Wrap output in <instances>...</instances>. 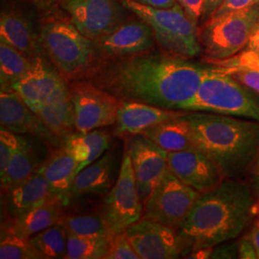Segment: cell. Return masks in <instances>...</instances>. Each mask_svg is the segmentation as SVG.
Wrapping results in <instances>:
<instances>
[{
	"label": "cell",
	"instance_id": "d590c367",
	"mask_svg": "<svg viewBox=\"0 0 259 259\" xmlns=\"http://www.w3.org/2000/svg\"><path fill=\"white\" fill-rule=\"evenodd\" d=\"M258 3L259 0H224L222 4L213 13L210 18H218L230 13L247 9Z\"/></svg>",
	"mask_w": 259,
	"mask_h": 259
},
{
	"label": "cell",
	"instance_id": "b9f144b4",
	"mask_svg": "<svg viewBox=\"0 0 259 259\" xmlns=\"http://www.w3.org/2000/svg\"><path fill=\"white\" fill-rule=\"evenodd\" d=\"M213 248H202L190 251L185 258L190 259H207L211 258Z\"/></svg>",
	"mask_w": 259,
	"mask_h": 259
},
{
	"label": "cell",
	"instance_id": "ab89813d",
	"mask_svg": "<svg viewBox=\"0 0 259 259\" xmlns=\"http://www.w3.org/2000/svg\"><path fill=\"white\" fill-rule=\"evenodd\" d=\"M249 177L250 179V186L252 187L255 194H259V149L256 157L253 160V163L250 167Z\"/></svg>",
	"mask_w": 259,
	"mask_h": 259
},
{
	"label": "cell",
	"instance_id": "5bb4252c",
	"mask_svg": "<svg viewBox=\"0 0 259 259\" xmlns=\"http://www.w3.org/2000/svg\"><path fill=\"white\" fill-rule=\"evenodd\" d=\"M0 125L1 128L19 135H32L57 148L64 145V141L48 129L40 117L14 90H1Z\"/></svg>",
	"mask_w": 259,
	"mask_h": 259
},
{
	"label": "cell",
	"instance_id": "4fadbf2b",
	"mask_svg": "<svg viewBox=\"0 0 259 259\" xmlns=\"http://www.w3.org/2000/svg\"><path fill=\"white\" fill-rule=\"evenodd\" d=\"M63 8L91 40H100L120 25L122 12L115 0H65Z\"/></svg>",
	"mask_w": 259,
	"mask_h": 259
},
{
	"label": "cell",
	"instance_id": "74e56055",
	"mask_svg": "<svg viewBox=\"0 0 259 259\" xmlns=\"http://www.w3.org/2000/svg\"><path fill=\"white\" fill-rule=\"evenodd\" d=\"M213 259L238 258V242L227 241L213 248Z\"/></svg>",
	"mask_w": 259,
	"mask_h": 259
},
{
	"label": "cell",
	"instance_id": "9c48e42d",
	"mask_svg": "<svg viewBox=\"0 0 259 259\" xmlns=\"http://www.w3.org/2000/svg\"><path fill=\"white\" fill-rule=\"evenodd\" d=\"M142 213L143 204L136 184L131 157L126 151L116 183L106 198L103 214L114 234L126 231L139 221Z\"/></svg>",
	"mask_w": 259,
	"mask_h": 259
},
{
	"label": "cell",
	"instance_id": "d4e9b609",
	"mask_svg": "<svg viewBox=\"0 0 259 259\" xmlns=\"http://www.w3.org/2000/svg\"><path fill=\"white\" fill-rule=\"evenodd\" d=\"M46 159H42L40 156L37 144L25 138L23 143L12 157L6 171L1 176L2 189L6 192L12 187L25 181L37 172Z\"/></svg>",
	"mask_w": 259,
	"mask_h": 259
},
{
	"label": "cell",
	"instance_id": "60d3db41",
	"mask_svg": "<svg viewBox=\"0 0 259 259\" xmlns=\"http://www.w3.org/2000/svg\"><path fill=\"white\" fill-rule=\"evenodd\" d=\"M247 236L251 241L254 249L256 250L257 258H259V218H256L252 221L250 231H249V233L247 234Z\"/></svg>",
	"mask_w": 259,
	"mask_h": 259
},
{
	"label": "cell",
	"instance_id": "603a6c76",
	"mask_svg": "<svg viewBox=\"0 0 259 259\" xmlns=\"http://www.w3.org/2000/svg\"><path fill=\"white\" fill-rule=\"evenodd\" d=\"M113 156L111 153H106L76 175L71 190V199L82 195L109 193L113 181Z\"/></svg>",
	"mask_w": 259,
	"mask_h": 259
},
{
	"label": "cell",
	"instance_id": "44dd1931",
	"mask_svg": "<svg viewBox=\"0 0 259 259\" xmlns=\"http://www.w3.org/2000/svg\"><path fill=\"white\" fill-rule=\"evenodd\" d=\"M64 206H65L64 201L59 196L54 195L45 203L16 217L5 230L30 238L57 223L61 222L65 215L63 211Z\"/></svg>",
	"mask_w": 259,
	"mask_h": 259
},
{
	"label": "cell",
	"instance_id": "2e32d148",
	"mask_svg": "<svg viewBox=\"0 0 259 259\" xmlns=\"http://www.w3.org/2000/svg\"><path fill=\"white\" fill-rule=\"evenodd\" d=\"M188 112L185 110L162 109L145 103L121 101L115 122V134L127 137L140 135L162 122L184 116Z\"/></svg>",
	"mask_w": 259,
	"mask_h": 259
},
{
	"label": "cell",
	"instance_id": "bcb514c9",
	"mask_svg": "<svg viewBox=\"0 0 259 259\" xmlns=\"http://www.w3.org/2000/svg\"><path fill=\"white\" fill-rule=\"evenodd\" d=\"M33 1L37 2V3H40V4H51L56 0H33Z\"/></svg>",
	"mask_w": 259,
	"mask_h": 259
},
{
	"label": "cell",
	"instance_id": "f6af8a7d",
	"mask_svg": "<svg viewBox=\"0 0 259 259\" xmlns=\"http://www.w3.org/2000/svg\"><path fill=\"white\" fill-rule=\"evenodd\" d=\"M246 48L259 52V25L255 28L254 32L252 33L250 40H249V44Z\"/></svg>",
	"mask_w": 259,
	"mask_h": 259
},
{
	"label": "cell",
	"instance_id": "cb8c5ba5",
	"mask_svg": "<svg viewBox=\"0 0 259 259\" xmlns=\"http://www.w3.org/2000/svg\"><path fill=\"white\" fill-rule=\"evenodd\" d=\"M185 115L162 122L146 130L142 135L167 153L196 148L191 128Z\"/></svg>",
	"mask_w": 259,
	"mask_h": 259
},
{
	"label": "cell",
	"instance_id": "30bf717a",
	"mask_svg": "<svg viewBox=\"0 0 259 259\" xmlns=\"http://www.w3.org/2000/svg\"><path fill=\"white\" fill-rule=\"evenodd\" d=\"M69 92L74 107L76 133L85 134L115 125L121 104L116 96L87 83L73 85Z\"/></svg>",
	"mask_w": 259,
	"mask_h": 259
},
{
	"label": "cell",
	"instance_id": "83f0119b",
	"mask_svg": "<svg viewBox=\"0 0 259 259\" xmlns=\"http://www.w3.org/2000/svg\"><path fill=\"white\" fill-rule=\"evenodd\" d=\"M30 241L42 259L66 258L68 232L62 222L33 235Z\"/></svg>",
	"mask_w": 259,
	"mask_h": 259
},
{
	"label": "cell",
	"instance_id": "7bdbcfd3",
	"mask_svg": "<svg viewBox=\"0 0 259 259\" xmlns=\"http://www.w3.org/2000/svg\"><path fill=\"white\" fill-rule=\"evenodd\" d=\"M139 3L157 7V8H169L174 6L177 3L176 0H135Z\"/></svg>",
	"mask_w": 259,
	"mask_h": 259
},
{
	"label": "cell",
	"instance_id": "7dc6e473",
	"mask_svg": "<svg viewBox=\"0 0 259 259\" xmlns=\"http://www.w3.org/2000/svg\"><path fill=\"white\" fill-rule=\"evenodd\" d=\"M256 211H257V215H259V199L258 202H257V204H256Z\"/></svg>",
	"mask_w": 259,
	"mask_h": 259
},
{
	"label": "cell",
	"instance_id": "ba28073f",
	"mask_svg": "<svg viewBox=\"0 0 259 259\" xmlns=\"http://www.w3.org/2000/svg\"><path fill=\"white\" fill-rule=\"evenodd\" d=\"M200 194L168 171L143 206L141 218L180 232Z\"/></svg>",
	"mask_w": 259,
	"mask_h": 259
},
{
	"label": "cell",
	"instance_id": "6da1fadb",
	"mask_svg": "<svg viewBox=\"0 0 259 259\" xmlns=\"http://www.w3.org/2000/svg\"><path fill=\"white\" fill-rule=\"evenodd\" d=\"M204 70L205 67L178 56H138L109 68L102 82L105 90L120 101L186 111Z\"/></svg>",
	"mask_w": 259,
	"mask_h": 259
},
{
	"label": "cell",
	"instance_id": "836d02e7",
	"mask_svg": "<svg viewBox=\"0 0 259 259\" xmlns=\"http://www.w3.org/2000/svg\"><path fill=\"white\" fill-rule=\"evenodd\" d=\"M106 259H140L124 232L114 233L110 240V249Z\"/></svg>",
	"mask_w": 259,
	"mask_h": 259
},
{
	"label": "cell",
	"instance_id": "3957f363",
	"mask_svg": "<svg viewBox=\"0 0 259 259\" xmlns=\"http://www.w3.org/2000/svg\"><path fill=\"white\" fill-rule=\"evenodd\" d=\"M196 148L219 166L226 179L249 175L259 149V122L211 112L189 111Z\"/></svg>",
	"mask_w": 259,
	"mask_h": 259
},
{
	"label": "cell",
	"instance_id": "f35d334b",
	"mask_svg": "<svg viewBox=\"0 0 259 259\" xmlns=\"http://www.w3.org/2000/svg\"><path fill=\"white\" fill-rule=\"evenodd\" d=\"M238 258L256 259L257 254L250 238L247 234L238 241Z\"/></svg>",
	"mask_w": 259,
	"mask_h": 259
},
{
	"label": "cell",
	"instance_id": "4dcf8cb0",
	"mask_svg": "<svg viewBox=\"0 0 259 259\" xmlns=\"http://www.w3.org/2000/svg\"><path fill=\"white\" fill-rule=\"evenodd\" d=\"M1 259H42L30 238L5 230L0 243Z\"/></svg>",
	"mask_w": 259,
	"mask_h": 259
},
{
	"label": "cell",
	"instance_id": "ffe728a7",
	"mask_svg": "<svg viewBox=\"0 0 259 259\" xmlns=\"http://www.w3.org/2000/svg\"><path fill=\"white\" fill-rule=\"evenodd\" d=\"M54 195L51 185L38 169L25 181L6 191L8 209L16 218L45 203Z\"/></svg>",
	"mask_w": 259,
	"mask_h": 259
},
{
	"label": "cell",
	"instance_id": "8fae6325",
	"mask_svg": "<svg viewBox=\"0 0 259 259\" xmlns=\"http://www.w3.org/2000/svg\"><path fill=\"white\" fill-rule=\"evenodd\" d=\"M126 233L140 259L179 258L190 252L180 232L159 223L141 218Z\"/></svg>",
	"mask_w": 259,
	"mask_h": 259
},
{
	"label": "cell",
	"instance_id": "52a82bcc",
	"mask_svg": "<svg viewBox=\"0 0 259 259\" xmlns=\"http://www.w3.org/2000/svg\"><path fill=\"white\" fill-rule=\"evenodd\" d=\"M40 42L58 69L65 76L82 74L92 64V40L73 23L49 21L42 27Z\"/></svg>",
	"mask_w": 259,
	"mask_h": 259
},
{
	"label": "cell",
	"instance_id": "d6a6232c",
	"mask_svg": "<svg viewBox=\"0 0 259 259\" xmlns=\"http://www.w3.org/2000/svg\"><path fill=\"white\" fill-rule=\"evenodd\" d=\"M208 64L223 68H245L259 72V52L247 49L241 51L232 58L214 61Z\"/></svg>",
	"mask_w": 259,
	"mask_h": 259
},
{
	"label": "cell",
	"instance_id": "1f68e13d",
	"mask_svg": "<svg viewBox=\"0 0 259 259\" xmlns=\"http://www.w3.org/2000/svg\"><path fill=\"white\" fill-rule=\"evenodd\" d=\"M25 138L19 134L1 128L0 130V176L4 174L10 161Z\"/></svg>",
	"mask_w": 259,
	"mask_h": 259
},
{
	"label": "cell",
	"instance_id": "f1b7e54d",
	"mask_svg": "<svg viewBox=\"0 0 259 259\" xmlns=\"http://www.w3.org/2000/svg\"><path fill=\"white\" fill-rule=\"evenodd\" d=\"M61 222L68 233L77 236L111 237L113 232L104 214L91 213L81 215H64Z\"/></svg>",
	"mask_w": 259,
	"mask_h": 259
},
{
	"label": "cell",
	"instance_id": "7c38bea8",
	"mask_svg": "<svg viewBox=\"0 0 259 259\" xmlns=\"http://www.w3.org/2000/svg\"><path fill=\"white\" fill-rule=\"evenodd\" d=\"M126 151L131 157L139 197L144 206L169 171L168 153L142 134L128 136Z\"/></svg>",
	"mask_w": 259,
	"mask_h": 259
},
{
	"label": "cell",
	"instance_id": "484cf974",
	"mask_svg": "<svg viewBox=\"0 0 259 259\" xmlns=\"http://www.w3.org/2000/svg\"><path fill=\"white\" fill-rule=\"evenodd\" d=\"M0 40L17 48L27 56L38 52L35 36L27 21L14 13H2L0 18Z\"/></svg>",
	"mask_w": 259,
	"mask_h": 259
},
{
	"label": "cell",
	"instance_id": "ee69618b",
	"mask_svg": "<svg viewBox=\"0 0 259 259\" xmlns=\"http://www.w3.org/2000/svg\"><path fill=\"white\" fill-rule=\"evenodd\" d=\"M223 1L224 0H206L203 18L209 19L213 13L222 4Z\"/></svg>",
	"mask_w": 259,
	"mask_h": 259
},
{
	"label": "cell",
	"instance_id": "e575fe53",
	"mask_svg": "<svg viewBox=\"0 0 259 259\" xmlns=\"http://www.w3.org/2000/svg\"><path fill=\"white\" fill-rule=\"evenodd\" d=\"M223 68V67H222ZM238 82L259 94V72L245 68H224Z\"/></svg>",
	"mask_w": 259,
	"mask_h": 259
},
{
	"label": "cell",
	"instance_id": "e0dca14e",
	"mask_svg": "<svg viewBox=\"0 0 259 259\" xmlns=\"http://www.w3.org/2000/svg\"><path fill=\"white\" fill-rule=\"evenodd\" d=\"M154 41V32L143 20L120 24L98 40L103 51L111 56L142 53L151 49Z\"/></svg>",
	"mask_w": 259,
	"mask_h": 259
},
{
	"label": "cell",
	"instance_id": "8d00e7d4",
	"mask_svg": "<svg viewBox=\"0 0 259 259\" xmlns=\"http://www.w3.org/2000/svg\"><path fill=\"white\" fill-rule=\"evenodd\" d=\"M206 0H177V2L184 9L187 17L195 24L204 16V6Z\"/></svg>",
	"mask_w": 259,
	"mask_h": 259
},
{
	"label": "cell",
	"instance_id": "9a60e30c",
	"mask_svg": "<svg viewBox=\"0 0 259 259\" xmlns=\"http://www.w3.org/2000/svg\"><path fill=\"white\" fill-rule=\"evenodd\" d=\"M168 170L200 193L218 186L226 178L221 169L198 148L168 153Z\"/></svg>",
	"mask_w": 259,
	"mask_h": 259
},
{
	"label": "cell",
	"instance_id": "8992f818",
	"mask_svg": "<svg viewBox=\"0 0 259 259\" xmlns=\"http://www.w3.org/2000/svg\"><path fill=\"white\" fill-rule=\"evenodd\" d=\"M259 25V3L247 9L207 19L200 40L207 63L232 58L246 48Z\"/></svg>",
	"mask_w": 259,
	"mask_h": 259
},
{
	"label": "cell",
	"instance_id": "d6986e66",
	"mask_svg": "<svg viewBox=\"0 0 259 259\" xmlns=\"http://www.w3.org/2000/svg\"><path fill=\"white\" fill-rule=\"evenodd\" d=\"M62 79L50 70L37 57L33 60V66L19 82L14 84L13 90L34 111L44 102L56 89Z\"/></svg>",
	"mask_w": 259,
	"mask_h": 259
},
{
	"label": "cell",
	"instance_id": "ac0fdd59",
	"mask_svg": "<svg viewBox=\"0 0 259 259\" xmlns=\"http://www.w3.org/2000/svg\"><path fill=\"white\" fill-rule=\"evenodd\" d=\"M34 111L48 129L64 142L75 134L74 107L70 92L63 80Z\"/></svg>",
	"mask_w": 259,
	"mask_h": 259
},
{
	"label": "cell",
	"instance_id": "277c9868",
	"mask_svg": "<svg viewBox=\"0 0 259 259\" xmlns=\"http://www.w3.org/2000/svg\"><path fill=\"white\" fill-rule=\"evenodd\" d=\"M186 111L211 112L259 122V94L222 67L206 68Z\"/></svg>",
	"mask_w": 259,
	"mask_h": 259
},
{
	"label": "cell",
	"instance_id": "4316f807",
	"mask_svg": "<svg viewBox=\"0 0 259 259\" xmlns=\"http://www.w3.org/2000/svg\"><path fill=\"white\" fill-rule=\"evenodd\" d=\"M33 60L17 48L0 41L1 90H13L14 84L32 68Z\"/></svg>",
	"mask_w": 259,
	"mask_h": 259
},
{
	"label": "cell",
	"instance_id": "5b68a950",
	"mask_svg": "<svg viewBox=\"0 0 259 259\" xmlns=\"http://www.w3.org/2000/svg\"><path fill=\"white\" fill-rule=\"evenodd\" d=\"M123 5L147 23L160 47L173 55L193 58L202 51L197 24L177 2L169 8H157L135 0H122Z\"/></svg>",
	"mask_w": 259,
	"mask_h": 259
},
{
	"label": "cell",
	"instance_id": "7402d4cb",
	"mask_svg": "<svg viewBox=\"0 0 259 259\" xmlns=\"http://www.w3.org/2000/svg\"><path fill=\"white\" fill-rule=\"evenodd\" d=\"M78 164L64 147L54 150L39 168L51 185L54 194L59 196L65 205L71 200V190L77 175Z\"/></svg>",
	"mask_w": 259,
	"mask_h": 259
},
{
	"label": "cell",
	"instance_id": "f546056e",
	"mask_svg": "<svg viewBox=\"0 0 259 259\" xmlns=\"http://www.w3.org/2000/svg\"><path fill=\"white\" fill-rule=\"evenodd\" d=\"M111 237L77 236L68 233L65 259H106Z\"/></svg>",
	"mask_w": 259,
	"mask_h": 259
},
{
	"label": "cell",
	"instance_id": "7a4b0ae2",
	"mask_svg": "<svg viewBox=\"0 0 259 259\" xmlns=\"http://www.w3.org/2000/svg\"><path fill=\"white\" fill-rule=\"evenodd\" d=\"M254 194L250 183L233 179L201 193L179 232L190 251L238 238L257 214Z\"/></svg>",
	"mask_w": 259,
	"mask_h": 259
}]
</instances>
